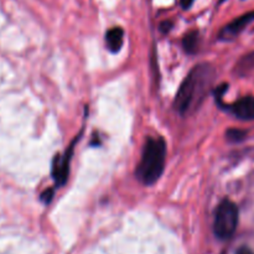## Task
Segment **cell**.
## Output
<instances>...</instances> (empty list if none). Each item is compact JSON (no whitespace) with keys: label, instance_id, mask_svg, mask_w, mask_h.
Instances as JSON below:
<instances>
[{"label":"cell","instance_id":"7c38bea8","mask_svg":"<svg viewBox=\"0 0 254 254\" xmlns=\"http://www.w3.org/2000/svg\"><path fill=\"white\" fill-rule=\"evenodd\" d=\"M160 29H161V31H163V32L170 31V29H171V22H170V21L163 22V24H161V26H160Z\"/></svg>","mask_w":254,"mask_h":254},{"label":"cell","instance_id":"277c9868","mask_svg":"<svg viewBox=\"0 0 254 254\" xmlns=\"http://www.w3.org/2000/svg\"><path fill=\"white\" fill-rule=\"evenodd\" d=\"M78 140V138L74 139L66 150L64 155H56L54 164H52V176L57 186H64L67 183L69 174V161H71L72 155H73L74 144Z\"/></svg>","mask_w":254,"mask_h":254},{"label":"cell","instance_id":"ba28073f","mask_svg":"<svg viewBox=\"0 0 254 254\" xmlns=\"http://www.w3.org/2000/svg\"><path fill=\"white\" fill-rule=\"evenodd\" d=\"M184 49L188 54H195L197 51L198 46V32L197 31H191L184 37Z\"/></svg>","mask_w":254,"mask_h":254},{"label":"cell","instance_id":"5bb4252c","mask_svg":"<svg viewBox=\"0 0 254 254\" xmlns=\"http://www.w3.org/2000/svg\"><path fill=\"white\" fill-rule=\"evenodd\" d=\"M237 254H254V253L250 250V248L242 247V248H240V250L237 251Z\"/></svg>","mask_w":254,"mask_h":254},{"label":"cell","instance_id":"5b68a950","mask_svg":"<svg viewBox=\"0 0 254 254\" xmlns=\"http://www.w3.org/2000/svg\"><path fill=\"white\" fill-rule=\"evenodd\" d=\"M254 21V10L253 11L246 12L242 16L237 17L233 21H231L230 24L226 25L222 29V31L220 32V39L221 40H232L235 39L237 35H240L243 30L247 27V25H250L251 22Z\"/></svg>","mask_w":254,"mask_h":254},{"label":"cell","instance_id":"9a60e30c","mask_svg":"<svg viewBox=\"0 0 254 254\" xmlns=\"http://www.w3.org/2000/svg\"><path fill=\"white\" fill-rule=\"evenodd\" d=\"M223 1H225V0H220V2H223Z\"/></svg>","mask_w":254,"mask_h":254},{"label":"cell","instance_id":"4fadbf2b","mask_svg":"<svg viewBox=\"0 0 254 254\" xmlns=\"http://www.w3.org/2000/svg\"><path fill=\"white\" fill-rule=\"evenodd\" d=\"M195 1V0H181V6H183V9H190V6L192 5V2Z\"/></svg>","mask_w":254,"mask_h":254},{"label":"cell","instance_id":"8992f818","mask_svg":"<svg viewBox=\"0 0 254 254\" xmlns=\"http://www.w3.org/2000/svg\"><path fill=\"white\" fill-rule=\"evenodd\" d=\"M231 113L242 121H253L254 119V97H243L228 107Z\"/></svg>","mask_w":254,"mask_h":254},{"label":"cell","instance_id":"8fae6325","mask_svg":"<svg viewBox=\"0 0 254 254\" xmlns=\"http://www.w3.org/2000/svg\"><path fill=\"white\" fill-rule=\"evenodd\" d=\"M52 197H54V189H46V190L41 193V197L40 198H41L42 202L49 205L52 201Z\"/></svg>","mask_w":254,"mask_h":254},{"label":"cell","instance_id":"52a82bcc","mask_svg":"<svg viewBox=\"0 0 254 254\" xmlns=\"http://www.w3.org/2000/svg\"><path fill=\"white\" fill-rule=\"evenodd\" d=\"M107 47L111 50L112 52H119L122 46H123L124 41V31L123 29L118 26H114L107 31L106 35Z\"/></svg>","mask_w":254,"mask_h":254},{"label":"cell","instance_id":"3957f363","mask_svg":"<svg viewBox=\"0 0 254 254\" xmlns=\"http://www.w3.org/2000/svg\"><path fill=\"white\" fill-rule=\"evenodd\" d=\"M238 218L240 213L236 203L227 198L223 200L216 210L215 223H213L215 235L220 240H230L237 230Z\"/></svg>","mask_w":254,"mask_h":254},{"label":"cell","instance_id":"7a4b0ae2","mask_svg":"<svg viewBox=\"0 0 254 254\" xmlns=\"http://www.w3.org/2000/svg\"><path fill=\"white\" fill-rule=\"evenodd\" d=\"M166 160V144L163 138H149L136 168V178L146 186L154 185L163 175Z\"/></svg>","mask_w":254,"mask_h":254},{"label":"cell","instance_id":"9c48e42d","mask_svg":"<svg viewBox=\"0 0 254 254\" xmlns=\"http://www.w3.org/2000/svg\"><path fill=\"white\" fill-rule=\"evenodd\" d=\"M237 69L241 72H247L251 71V69H254V51L241 60L240 64H237Z\"/></svg>","mask_w":254,"mask_h":254},{"label":"cell","instance_id":"6da1fadb","mask_svg":"<svg viewBox=\"0 0 254 254\" xmlns=\"http://www.w3.org/2000/svg\"><path fill=\"white\" fill-rule=\"evenodd\" d=\"M213 78H215V69L211 64H196L185 77L176 93L174 101L175 111L185 116L189 112L197 108L207 94Z\"/></svg>","mask_w":254,"mask_h":254},{"label":"cell","instance_id":"30bf717a","mask_svg":"<svg viewBox=\"0 0 254 254\" xmlns=\"http://www.w3.org/2000/svg\"><path fill=\"white\" fill-rule=\"evenodd\" d=\"M246 135H247V133H246L245 130H241V129H228V130L226 131L227 139H230V140L232 141L243 140V139L246 138Z\"/></svg>","mask_w":254,"mask_h":254}]
</instances>
